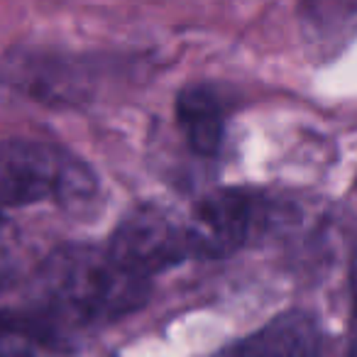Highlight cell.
<instances>
[{"instance_id":"6da1fadb","label":"cell","mask_w":357,"mask_h":357,"mask_svg":"<svg viewBox=\"0 0 357 357\" xmlns=\"http://www.w3.org/2000/svg\"><path fill=\"white\" fill-rule=\"evenodd\" d=\"M47 316L79 326L118 321L142 308L152 291L147 277L125 267L108 248L69 245L52 255L40 272Z\"/></svg>"},{"instance_id":"7a4b0ae2","label":"cell","mask_w":357,"mask_h":357,"mask_svg":"<svg viewBox=\"0 0 357 357\" xmlns=\"http://www.w3.org/2000/svg\"><path fill=\"white\" fill-rule=\"evenodd\" d=\"M93 191L91 169L66 149L32 139H0V208L69 204Z\"/></svg>"},{"instance_id":"3957f363","label":"cell","mask_w":357,"mask_h":357,"mask_svg":"<svg viewBox=\"0 0 357 357\" xmlns=\"http://www.w3.org/2000/svg\"><path fill=\"white\" fill-rule=\"evenodd\" d=\"M272 206L250 189H218L196 204L186 218L199 259H223L248 248L269 228Z\"/></svg>"},{"instance_id":"277c9868","label":"cell","mask_w":357,"mask_h":357,"mask_svg":"<svg viewBox=\"0 0 357 357\" xmlns=\"http://www.w3.org/2000/svg\"><path fill=\"white\" fill-rule=\"evenodd\" d=\"M108 250L125 267L147 279L196 257L189 223L159 206H139L125 215Z\"/></svg>"},{"instance_id":"5b68a950","label":"cell","mask_w":357,"mask_h":357,"mask_svg":"<svg viewBox=\"0 0 357 357\" xmlns=\"http://www.w3.org/2000/svg\"><path fill=\"white\" fill-rule=\"evenodd\" d=\"M213 357H321V328L303 311H287Z\"/></svg>"},{"instance_id":"8992f818","label":"cell","mask_w":357,"mask_h":357,"mask_svg":"<svg viewBox=\"0 0 357 357\" xmlns=\"http://www.w3.org/2000/svg\"><path fill=\"white\" fill-rule=\"evenodd\" d=\"M176 123L186 144L201 157H213L225 135L223 103L208 86H189L176 98Z\"/></svg>"},{"instance_id":"52a82bcc","label":"cell","mask_w":357,"mask_h":357,"mask_svg":"<svg viewBox=\"0 0 357 357\" xmlns=\"http://www.w3.org/2000/svg\"><path fill=\"white\" fill-rule=\"evenodd\" d=\"M54 337L50 318L0 311V357H42L54 345Z\"/></svg>"},{"instance_id":"ba28073f","label":"cell","mask_w":357,"mask_h":357,"mask_svg":"<svg viewBox=\"0 0 357 357\" xmlns=\"http://www.w3.org/2000/svg\"><path fill=\"white\" fill-rule=\"evenodd\" d=\"M352 287H355V296H357V257H355V267H352Z\"/></svg>"},{"instance_id":"9c48e42d","label":"cell","mask_w":357,"mask_h":357,"mask_svg":"<svg viewBox=\"0 0 357 357\" xmlns=\"http://www.w3.org/2000/svg\"><path fill=\"white\" fill-rule=\"evenodd\" d=\"M352 357H357V337H355V342H352Z\"/></svg>"}]
</instances>
